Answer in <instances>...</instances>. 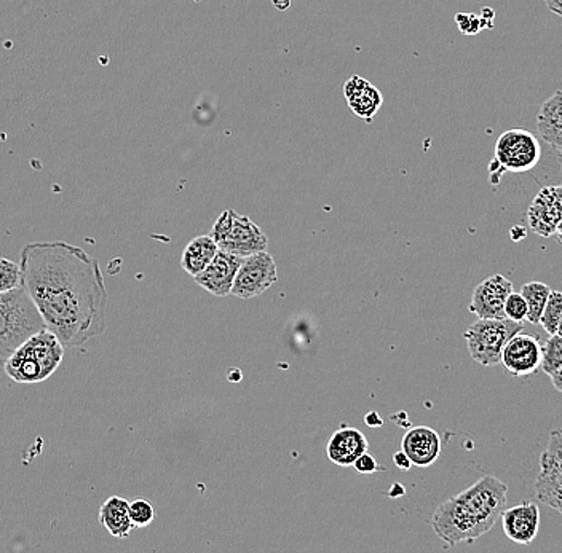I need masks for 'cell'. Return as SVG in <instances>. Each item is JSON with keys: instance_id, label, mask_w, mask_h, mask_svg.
<instances>
[{"instance_id": "cell-1", "label": "cell", "mask_w": 562, "mask_h": 553, "mask_svg": "<svg viewBox=\"0 0 562 553\" xmlns=\"http://www.w3.org/2000/svg\"><path fill=\"white\" fill-rule=\"evenodd\" d=\"M20 266L23 288L66 350L105 332L108 290L97 259L70 242H30Z\"/></svg>"}, {"instance_id": "cell-2", "label": "cell", "mask_w": 562, "mask_h": 553, "mask_svg": "<svg viewBox=\"0 0 562 553\" xmlns=\"http://www.w3.org/2000/svg\"><path fill=\"white\" fill-rule=\"evenodd\" d=\"M507 494L509 487L499 477H482L462 493L438 505L430 520L435 535L448 548L478 541L502 517Z\"/></svg>"}, {"instance_id": "cell-3", "label": "cell", "mask_w": 562, "mask_h": 553, "mask_svg": "<svg viewBox=\"0 0 562 553\" xmlns=\"http://www.w3.org/2000/svg\"><path fill=\"white\" fill-rule=\"evenodd\" d=\"M47 329L42 314L23 286L0 293V367L40 330Z\"/></svg>"}, {"instance_id": "cell-4", "label": "cell", "mask_w": 562, "mask_h": 553, "mask_svg": "<svg viewBox=\"0 0 562 553\" xmlns=\"http://www.w3.org/2000/svg\"><path fill=\"white\" fill-rule=\"evenodd\" d=\"M64 344L49 329L40 330L26 340L3 365L5 374L16 384L34 385L49 380L60 368Z\"/></svg>"}, {"instance_id": "cell-5", "label": "cell", "mask_w": 562, "mask_h": 553, "mask_svg": "<svg viewBox=\"0 0 562 553\" xmlns=\"http://www.w3.org/2000/svg\"><path fill=\"white\" fill-rule=\"evenodd\" d=\"M541 149L536 136L527 129L514 128L503 133L496 142L494 162L490 168V183H500L502 174L527 173L540 162Z\"/></svg>"}, {"instance_id": "cell-6", "label": "cell", "mask_w": 562, "mask_h": 553, "mask_svg": "<svg viewBox=\"0 0 562 553\" xmlns=\"http://www.w3.org/2000/svg\"><path fill=\"white\" fill-rule=\"evenodd\" d=\"M523 323L509 317L476 321L463 334L470 356L485 367L502 364L503 348L516 334L523 332Z\"/></svg>"}, {"instance_id": "cell-7", "label": "cell", "mask_w": 562, "mask_h": 553, "mask_svg": "<svg viewBox=\"0 0 562 553\" xmlns=\"http://www.w3.org/2000/svg\"><path fill=\"white\" fill-rule=\"evenodd\" d=\"M210 237L220 251L229 252L237 257H250L258 252L267 251L268 238L250 217L240 216L234 210H226L211 228Z\"/></svg>"}, {"instance_id": "cell-8", "label": "cell", "mask_w": 562, "mask_h": 553, "mask_svg": "<svg viewBox=\"0 0 562 553\" xmlns=\"http://www.w3.org/2000/svg\"><path fill=\"white\" fill-rule=\"evenodd\" d=\"M538 503L562 515V429H554L538 460L536 479Z\"/></svg>"}, {"instance_id": "cell-9", "label": "cell", "mask_w": 562, "mask_h": 553, "mask_svg": "<svg viewBox=\"0 0 562 553\" xmlns=\"http://www.w3.org/2000/svg\"><path fill=\"white\" fill-rule=\"evenodd\" d=\"M278 281L277 264L267 251L245 257L238 268L232 296L241 300L262 296Z\"/></svg>"}, {"instance_id": "cell-10", "label": "cell", "mask_w": 562, "mask_h": 553, "mask_svg": "<svg viewBox=\"0 0 562 553\" xmlns=\"http://www.w3.org/2000/svg\"><path fill=\"white\" fill-rule=\"evenodd\" d=\"M527 224L530 230L541 238L557 235L562 221V184L547 186L540 190L527 210Z\"/></svg>"}, {"instance_id": "cell-11", "label": "cell", "mask_w": 562, "mask_h": 553, "mask_svg": "<svg viewBox=\"0 0 562 553\" xmlns=\"http://www.w3.org/2000/svg\"><path fill=\"white\" fill-rule=\"evenodd\" d=\"M513 292V282L503 275H492L476 286L470 303V313L478 319H502L505 317V302Z\"/></svg>"}, {"instance_id": "cell-12", "label": "cell", "mask_w": 562, "mask_h": 553, "mask_svg": "<svg viewBox=\"0 0 562 553\" xmlns=\"http://www.w3.org/2000/svg\"><path fill=\"white\" fill-rule=\"evenodd\" d=\"M502 365L516 378L536 374L541 365V343L533 334H516L503 348Z\"/></svg>"}, {"instance_id": "cell-13", "label": "cell", "mask_w": 562, "mask_h": 553, "mask_svg": "<svg viewBox=\"0 0 562 553\" xmlns=\"http://www.w3.org/2000/svg\"><path fill=\"white\" fill-rule=\"evenodd\" d=\"M241 262L243 259L237 257V255L217 251L213 262L196 276V282L200 288L208 290L211 296L220 297V299L232 296V288H234Z\"/></svg>"}, {"instance_id": "cell-14", "label": "cell", "mask_w": 562, "mask_h": 553, "mask_svg": "<svg viewBox=\"0 0 562 553\" xmlns=\"http://www.w3.org/2000/svg\"><path fill=\"white\" fill-rule=\"evenodd\" d=\"M502 527L510 541L529 545L536 541L540 529V508L533 501L514 505L502 512Z\"/></svg>"}, {"instance_id": "cell-15", "label": "cell", "mask_w": 562, "mask_h": 553, "mask_svg": "<svg viewBox=\"0 0 562 553\" xmlns=\"http://www.w3.org/2000/svg\"><path fill=\"white\" fill-rule=\"evenodd\" d=\"M401 450L417 467H428L441 455V437L435 429L417 426L409 429L401 440Z\"/></svg>"}, {"instance_id": "cell-16", "label": "cell", "mask_w": 562, "mask_h": 553, "mask_svg": "<svg viewBox=\"0 0 562 553\" xmlns=\"http://www.w3.org/2000/svg\"><path fill=\"white\" fill-rule=\"evenodd\" d=\"M344 95H346L353 114L363 118L364 122H373L374 115L383 108V93L374 85H371V81L364 80L363 77H358V75L349 78L346 87H344Z\"/></svg>"}, {"instance_id": "cell-17", "label": "cell", "mask_w": 562, "mask_h": 553, "mask_svg": "<svg viewBox=\"0 0 562 553\" xmlns=\"http://www.w3.org/2000/svg\"><path fill=\"white\" fill-rule=\"evenodd\" d=\"M370 449L366 437L358 429L340 428L333 433L326 447V455L337 466L349 467Z\"/></svg>"}, {"instance_id": "cell-18", "label": "cell", "mask_w": 562, "mask_h": 553, "mask_svg": "<svg viewBox=\"0 0 562 553\" xmlns=\"http://www.w3.org/2000/svg\"><path fill=\"white\" fill-rule=\"evenodd\" d=\"M537 129L547 144L562 152V90L541 105L537 115Z\"/></svg>"}, {"instance_id": "cell-19", "label": "cell", "mask_w": 562, "mask_h": 553, "mask_svg": "<svg viewBox=\"0 0 562 553\" xmlns=\"http://www.w3.org/2000/svg\"><path fill=\"white\" fill-rule=\"evenodd\" d=\"M100 521L109 535L117 539L128 538L133 525L129 517V503L124 498L112 497L100 508Z\"/></svg>"}, {"instance_id": "cell-20", "label": "cell", "mask_w": 562, "mask_h": 553, "mask_svg": "<svg viewBox=\"0 0 562 553\" xmlns=\"http://www.w3.org/2000/svg\"><path fill=\"white\" fill-rule=\"evenodd\" d=\"M217 251H220V248H217L213 238H193V240L186 246V249H184L183 257H180V266H183L184 272L189 273V275L196 278L197 275H200V273L213 262Z\"/></svg>"}, {"instance_id": "cell-21", "label": "cell", "mask_w": 562, "mask_h": 553, "mask_svg": "<svg viewBox=\"0 0 562 553\" xmlns=\"http://www.w3.org/2000/svg\"><path fill=\"white\" fill-rule=\"evenodd\" d=\"M521 293H523L527 303V323L537 326V324H540L541 314H544L548 297L551 293L550 286L538 281L527 282L521 288Z\"/></svg>"}, {"instance_id": "cell-22", "label": "cell", "mask_w": 562, "mask_h": 553, "mask_svg": "<svg viewBox=\"0 0 562 553\" xmlns=\"http://www.w3.org/2000/svg\"><path fill=\"white\" fill-rule=\"evenodd\" d=\"M562 367V336L548 337V340L541 344V365L540 368L548 377L560 370Z\"/></svg>"}, {"instance_id": "cell-23", "label": "cell", "mask_w": 562, "mask_h": 553, "mask_svg": "<svg viewBox=\"0 0 562 553\" xmlns=\"http://www.w3.org/2000/svg\"><path fill=\"white\" fill-rule=\"evenodd\" d=\"M562 317V292L560 290H551L548 297L547 306L540 317V326L544 327L548 336L558 334V326Z\"/></svg>"}, {"instance_id": "cell-24", "label": "cell", "mask_w": 562, "mask_h": 553, "mask_svg": "<svg viewBox=\"0 0 562 553\" xmlns=\"http://www.w3.org/2000/svg\"><path fill=\"white\" fill-rule=\"evenodd\" d=\"M22 286V266L9 259L0 257V293Z\"/></svg>"}, {"instance_id": "cell-25", "label": "cell", "mask_w": 562, "mask_h": 553, "mask_svg": "<svg viewBox=\"0 0 562 553\" xmlns=\"http://www.w3.org/2000/svg\"><path fill=\"white\" fill-rule=\"evenodd\" d=\"M129 517H132L135 528H146L155 518L153 505L146 500H135L129 503Z\"/></svg>"}, {"instance_id": "cell-26", "label": "cell", "mask_w": 562, "mask_h": 553, "mask_svg": "<svg viewBox=\"0 0 562 553\" xmlns=\"http://www.w3.org/2000/svg\"><path fill=\"white\" fill-rule=\"evenodd\" d=\"M505 317L516 323L527 321V303L523 293L511 292L505 302Z\"/></svg>"}, {"instance_id": "cell-27", "label": "cell", "mask_w": 562, "mask_h": 553, "mask_svg": "<svg viewBox=\"0 0 562 553\" xmlns=\"http://www.w3.org/2000/svg\"><path fill=\"white\" fill-rule=\"evenodd\" d=\"M455 22H458L459 29L462 30L463 34H478L479 30L483 29V26L479 25L482 18L478 16L466 15V13H462V15L455 16Z\"/></svg>"}, {"instance_id": "cell-28", "label": "cell", "mask_w": 562, "mask_h": 553, "mask_svg": "<svg viewBox=\"0 0 562 553\" xmlns=\"http://www.w3.org/2000/svg\"><path fill=\"white\" fill-rule=\"evenodd\" d=\"M353 466H355L360 474H374L377 470H383V467L379 466V463L370 453H363V455L358 457Z\"/></svg>"}, {"instance_id": "cell-29", "label": "cell", "mask_w": 562, "mask_h": 553, "mask_svg": "<svg viewBox=\"0 0 562 553\" xmlns=\"http://www.w3.org/2000/svg\"><path fill=\"white\" fill-rule=\"evenodd\" d=\"M394 461L395 464H397L398 469L401 470H409L412 466H414V464H412V461L409 460V456L407 455V453L403 452V450H401V452L395 453Z\"/></svg>"}, {"instance_id": "cell-30", "label": "cell", "mask_w": 562, "mask_h": 553, "mask_svg": "<svg viewBox=\"0 0 562 553\" xmlns=\"http://www.w3.org/2000/svg\"><path fill=\"white\" fill-rule=\"evenodd\" d=\"M364 422H366V425L371 426V428H380V426L384 425L383 418H380L376 412L367 413V415L364 416Z\"/></svg>"}, {"instance_id": "cell-31", "label": "cell", "mask_w": 562, "mask_h": 553, "mask_svg": "<svg viewBox=\"0 0 562 553\" xmlns=\"http://www.w3.org/2000/svg\"><path fill=\"white\" fill-rule=\"evenodd\" d=\"M544 2L550 12H553L554 15L561 16L562 18V0H544Z\"/></svg>"}, {"instance_id": "cell-32", "label": "cell", "mask_w": 562, "mask_h": 553, "mask_svg": "<svg viewBox=\"0 0 562 553\" xmlns=\"http://www.w3.org/2000/svg\"><path fill=\"white\" fill-rule=\"evenodd\" d=\"M526 234H527L526 228L513 227V228H511V231H510L511 240H513V241L524 240V238H526Z\"/></svg>"}, {"instance_id": "cell-33", "label": "cell", "mask_w": 562, "mask_h": 553, "mask_svg": "<svg viewBox=\"0 0 562 553\" xmlns=\"http://www.w3.org/2000/svg\"><path fill=\"white\" fill-rule=\"evenodd\" d=\"M550 378L551 384H553L554 386V389H557V391L562 392V367L560 368V370L554 372V374L551 375Z\"/></svg>"}, {"instance_id": "cell-34", "label": "cell", "mask_w": 562, "mask_h": 553, "mask_svg": "<svg viewBox=\"0 0 562 553\" xmlns=\"http://www.w3.org/2000/svg\"><path fill=\"white\" fill-rule=\"evenodd\" d=\"M557 238H558V242H560V244L562 246V221H561V224L558 225Z\"/></svg>"}, {"instance_id": "cell-35", "label": "cell", "mask_w": 562, "mask_h": 553, "mask_svg": "<svg viewBox=\"0 0 562 553\" xmlns=\"http://www.w3.org/2000/svg\"><path fill=\"white\" fill-rule=\"evenodd\" d=\"M558 336H562V317L560 321V326H558Z\"/></svg>"}, {"instance_id": "cell-36", "label": "cell", "mask_w": 562, "mask_h": 553, "mask_svg": "<svg viewBox=\"0 0 562 553\" xmlns=\"http://www.w3.org/2000/svg\"><path fill=\"white\" fill-rule=\"evenodd\" d=\"M560 156H561V166H562V152H560Z\"/></svg>"}]
</instances>
